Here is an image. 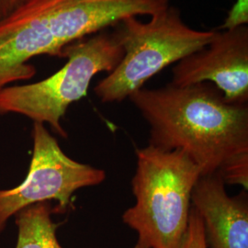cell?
Wrapping results in <instances>:
<instances>
[{
  "label": "cell",
  "mask_w": 248,
  "mask_h": 248,
  "mask_svg": "<svg viewBox=\"0 0 248 248\" xmlns=\"http://www.w3.org/2000/svg\"><path fill=\"white\" fill-rule=\"evenodd\" d=\"M181 248H207L202 221L192 206L189 214L187 230Z\"/></svg>",
  "instance_id": "cell-9"
},
{
  "label": "cell",
  "mask_w": 248,
  "mask_h": 248,
  "mask_svg": "<svg viewBox=\"0 0 248 248\" xmlns=\"http://www.w3.org/2000/svg\"><path fill=\"white\" fill-rule=\"evenodd\" d=\"M129 99L149 126L148 144L184 152L202 176L248 163V104L229 102L212 83L142 88Z\"/></svg>",
  "instance_id": "cell-1"
},
{
  "label": "cell",
  "mask_w": 248,
  "mask_h": 248,
  "mask_svg": "<svg viewBox=\"0 0 248 248\" xmlns=\"http://www.w3.org/2000/svg\"><path fill=\"white\" fill-rule=\"evenodd\" d=\"M191 206L202 221L207 248H248L247 190L229 196L218 174L203 175L193 188Z\"/></svg>",
  "instance_id": "cell-7"
},
{
  "label": "cell",
  "mask_w": 248,
  "mask_h": 248,
  "mask_svg": "<svg viewBox=\"0 0 248 248\" xmlns=\"http://www.w3.org/2000/svg\"><path fill=\"white\" fill-rule=\"evenodd\" d=\"M23 0H0V18L9 15Z\"/></svg>",
  "instance_id": "cell-11"
},
{
  "label": "cell",
  "mask_w": 248,
  "mask_h": 248,
  "mask_svg": "<svg viewBox=\"0 0 248 248\" xmlns=\"http://www.w3.org/2000/svg\"><path fill=\"white\" fill-rule=\"evenodd\" d=\"M113 28L124 55L94 88L97 98L105 104L129 98L163 69L209 45L216 31L188 26L179 9L171 5L152 15L147 22L130 17Z\"/></svg>",
  "instance_id": "cell-3"
},
{
  "label": "cell",
  "mask_w": 248,
  "mask_h": 248,
  "mask_svg": "<svg viewBox=\"0 0 248 248\" xmlns=\"http://www.w3.org/2000/svg\"><path fill=\"white\" fill-rule=\"evenodd\" d=\"M33 151L24 181L10 189H0V233L9 219L32 204L56 201V213H65L74 193L98 186L106 172L66 155L45 124L33 123Z\"/></svg>",
  "instance_id": "cell-5"
},
{
  "label": "cell",
  "mask_w": 248,
  "mask_h": 248,
  "mask_svg": "<svg viewBox=\"0 0 248 248\" xmlns=\"http://www.w3.org/2000/svg\"><path fill=\"white\" fill-rule=\"evenodd\" d=\"M50 202L32 204L16 215L18 241L16 248H62L57 240L56 231L60 223L52 219ZM133 248H147L138 243Z\"/></svg>",
  "instance_id": "cell-8"
},
{
  "label": "cell",
  "mask_w": 248,
  "mask_h": 248,
  "mask_svg": "<svg viewBox=\"0 0 248 248\" xmlns=\"http://www.w3.org/2000/svg\"><path fill=\"white\" fill-rule=\"evenodd\" d=\"M171 84H213L232 103L248 101V27L216 31L213 40L172 69Z\"/></svg>",
  "instance_id": "cell-6"
},
{
  "label": "cell",
  "mask_w": 248,
  "mask_h": 248,
  "mask_svg": "<svg viewBox=\"0 0 248 248\" xmlns=\"http://www.w3.org/2000/svg\"><path fill=\"white\" fill-rule=\"evenodd\" d=\"M248 0H236L228 12L221 29L226 30L241 25H248Z\"/></svg>",
  "instance_id": "cell-10"
},
{
  "label": "cell",
  "mask_w": 248,
  "mask_h": 248,
  "mask_svg": "<svg viewBox=\"0 0 248 248\" xmlns=\"http://www.w3.org/2000/svg\"><path fill=\"white\" fill-rule=\"evenodd\" d=\"M132 181L135 203L123 222L147 248H181L191 210V195L202 170L184 152L147 145L136 149Z\"/></svg>",
  "instance_id": "cell-2"
},
{
  "label": "cell",
  "mask_w": 248,
  "mask_h": 248,
  "mask_svg": "<svg viewBox=\"0 0 248 248\" xmlns=\"http://www.w3.org/2000/svg\"><path fill=\"white\" fill-rule=\"evenodd\" d=\"M124 55L114 31H102L68 45L67 62L60 70L36 83L7 87L0 91V114L16 113L49 124L62 138L61 121L71 104L86 97L96 75L112 71Z\"/></svg>",
  "instance_id": "cell-4"
}]
</instances>
